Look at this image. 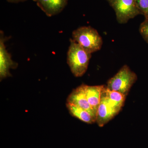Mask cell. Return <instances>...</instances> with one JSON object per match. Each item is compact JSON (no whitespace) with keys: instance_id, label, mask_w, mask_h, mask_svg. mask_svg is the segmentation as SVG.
I'll return each instance as SVG.
<instances>
[{"instance_id":"6da1fadb","label":"cell","mask_w":148,"mask_h":148,"mask_svg":"<svg viewBox=\"0 0 148 148\" xmlns=\"http://www.w3.org/2000/svg\"><path fill=\"white\" fill-rule=\"evenodd\" d=\"M91 57V53L85 50L73 39H70L67 64L74 76L81 77L85 73Z\"/></svg>"},{"instance_id":"7a4b0ae2","label":"cell","mask_w":148,"mask_h":148,"mask_svg":"<svg viewBox=\"0 0 148 148\" xmlns=\"http://www.w3.org/2000/svg\"><path fill=\"white\" fill-rule=\"evenodd\" d=\"M73 39L90 53L101 49L103 41L99 33L92 27H82L74 30Z\"/></svg>"},{"instance_id":"3957f363","label":"cell","mask_w":148,"mask_h":148,"mask_svg":"<svg viewBox=\"0 0 148 148\" xmlns=\"http://www.w3.org/2000/svg\"><path fill=\"white\" fill-rule=\"evenodd\" d=\"M138 79V76L127 65H124L108 81L106 88L127 96L130 88Z\"/></svg>"},{"instance_id":"277c9868","label":"cell","mask_w":148,"mask_h":148,"mask_svg":"<svg viewBox=\"0 0 148 148\" xmlns=\"http://www.w3.org/2000/svg\"><path fill=\"white\" fill-rule=\"evenodd\" d=\"M113 8L117 21L120 24H126L130 19L142 14L136 0H107Z\"/></svg>"},{"instance_id":"5b68a950","label":"cell","mask_w":148,"mask_h":148,"mask_svg":"<svg viewBox=\"0 0 148 148\" xmlns=\"http://www.w3.org/2000/svg\"><path fill=\"white\" fill-rule=\"evenodd\" d=\"M119 112V111L117 110L115 106L106 98L103 90L101 102L96 114V122L98 126L103 127Z\"/></svg>"},{"instance_id":"8992f818","label":"cell","mask_w":148,"mask_h":148,"mask_svg":"<svg viewBox=\"0 0 148 148\" xmlns=\"http://www.w3.org/2000/svg\"><path fill=\"white\" fill-rule=\"evenodd\" d=\"M0 34V78L1 80L10 76V70L15 69L18 64L12 60L11 56L7 50L3 32L1 31Z\"/></svg>"},{"instance_id":"52a82bcc","label":"cell","mask_w":148,"mask_h":148,"mask_svg":"<svg viewBox=\"0 0 148 148\" xmlns=\"http://www.w3.org/2000/svg\"><path fill=\"white\" fill-rule=\"evenodd\" d=\"M85 84H82L73 90L67 99V103L77 106L90 112L96 118V113L87 101L85 90Z\"/></svg>"},{"instance_id":"ba28073f","label":"cell","mask_w":148,"mask_h":148,"mask_svg":"<svg viewBox=\"0 0 148 148\" xmlns=\"http://www.w3.org/2000/svg\"><path fill=\"white\" fill-rule=\"evenodd\" d=\"M68 0H37V5L48 16L56 15L62 11Z\"/></svg>"},{"instance_id":"9c48e42d","label":"cell","mask_w":148,"mask_h":148,"mask_svg":"<svg viewBox=\"0 0 148 148\" xmlns=\"http://www.w3.org/2000/svg\"><path fill=\"white\" fill-rule=\"evenodd\" d=\"M106 86H88L85 84V90L87 101L93 110L97 114L101 101L102 92Z\"/></svg>"},{"instance_id":"30bf717a","label":"cell","mask_w":148,"mask_h":148,"mask_svg":"<svg viewBox=\"0 0 148 148\" xmlns=\"http://www.w3.org/2000/svg\"><path fill=\"white\" fill-rule=\"evenodd\" d=\"M66 107L72 116L88 124H92L96 122V118L87 111L67 103H66Z\"/></svg>"},{"instance_id":"8fae6325","label":"cell","mask_w":148,"mask_h":148,"mask_svg":"<svg viewBox=\"0 0 148 148\" xmlns=\"http://www.w3.org/2000/svg\"><path fill=\"white\" fill-rule=\"evenodd\" d=\"M103 92L106 98L120 112L124 105L126 96L120 92L108 90L106 88V86L103 90Z\"/></svg>"},{"instance_id":"7c38bea8","label":"cell","mask_w":148,"mask_h":148,"mask_svg":"<svg viewBox=\"0 0 148 148\" xmlns=\"http://www.w3.org/2000/svg\"><path fill=\"white\" fill-rule=\"evenodd\" d=\"M136 3L139 10L148 20V0H136Z\"/></svg>"},{"instance_id":"4fadbf2b","label":"cell","mask_w":148,"mask_h":148,"mask_svg":"<svg viewBox=\"0 0 148 148\" xmlns=\"http://www.w3.org/2000/svg\"><path fill=\"white\" fill-rule=\"evenodd\" d=\"M139 31L144 39L148 43V20L145 19L140 24Z\"/></svg>"},{"instance_id":"5bb4252c","label":"cell","mask_w":148,"mask_h":148,"mask_svg":"<svg viewBox=\"0 0 148 148\" xmlns=\"http://www.w3.org/2000/svg\"><path fill=\"white\" fill-rule=\"evenodd\" d=\"M8 2L12 3H18L20 2H23L27 0H7Z\"/></svg>"},{"instance_id":"9a60e30c","label":"cell","mask_w":148,"mask_h":148,"mask_svg":"<svg viewBox=\"0 0 148 148\" xmlns=\"http://www.w3.org/2000/svg\"><path fill=\"white\" fill-rule=\"evenodd\" d=\"M33 1H35L36 2L37 0H33Z\"/></svg>"}]
</instances>
